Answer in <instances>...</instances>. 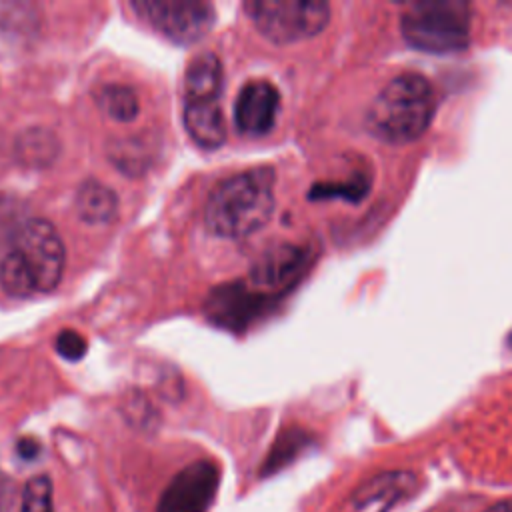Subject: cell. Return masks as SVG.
Wrapping results in <instances>:
<instances>
[{
  "instance_id": "7",
  "label": "cell",
  "mask_w": 512,
  "mask_h": 512,
  "mask_svg": "<svg viewBox=\"0 0 512 512\" xmlns=\"http://www.w3.org/2000/svg\"><path fill=\"white\" fill-rule=\"evenodd\" d=\"M220 472L210 460H196L182 468L166 486L156 512H208L218 492Z\"/></svg>"
},
{
  "instance_id": "9",
  "label": "cell",
  "mask_w": 512,
  "mask_h": 512,
  "mask_svg": "<svg viewBox=\"0 0 512 512\" xmlns=\"http://www.w3.org/2000/svg\"><path fill=\"white\" fill-rule=\"evenodd\" d=\"M280 94L268 80H252L242 86L234 104V122L242 134L262 136L276 122Z\"/></svg>"
},
{
  "instance_id": "8",
  "label": "cell",
  "mask_w": 512,
  "mask_h": 512,
  "mask_svg": "<svg viewBox=\"0 0 512 512\" xmlns=\"http://www.w3.org/2000/svg\"><path fill=\"white\" fill-rule=\"evenodd\" d=\"M308 254L294 244H280L260 256L248 274V284L268 300L290 290L306 270Z\"/></svg>"
},
{
  "instance_id": "12",
  "label": "cell",
  "mask_w": 512,
  "mask_h": 512,
  "mask_svg": "<svg viewBox=\"0 0 512 512\" xmlns=\"http://www.w3.org/2000/svg\"><path fill=\"white\" fill-rule=\"evenodd\" d=\"M76 212L88 224H106L118 212V198L102 182L84 180L76 192Z\"/></svg>"
},
{
  "instance_id": "20",
  "label": "cell",
  "mask_w": 512,
  "mask_h": 512,
  "mask_svg": "<svg viewBox=\"0 0 512 512\" xmlns=\"http://www.w3.org/2000/svg\"><path fill=\"white\" fill-rule=\"evenodd\" d=\"M8 492H10V480L6 478L4 472H0V512H4V508H6Z\"/></svg>"
},
{
  "instance_id": "17",
  "label": "cell",
  "mask_w": 512,
  "mask_h": 512,
  "mask_svg": "<svg viewBox=\"0 0 512 512\" xmlns=\"http://www.w3.org/2000/svg\"><path fill=\"white\" fill-rule=\"evenodd\" d=\"M18 512H54L52 504V482L48 476H32L24 484L22 502Z\"/></svg>"
},
{
  "instance_id": "5",
  "label": "cell",
  "mask_w": 512,
  "mask_h": 512,
  "mask_svg": "<svg viewBox=\"0 0 512 512\" xmlns=\"http://www.w3.org/2000/svg\"><path fill=\"white\" fill-rule=\"evenodd\" d=\"M244 10L258 32L274 44L308 40L330 22V6L324 0H252Z\"/></svg>"
},
{
  "instance_id": "19",
  "label": "cell",
  "mask_w": 512,
  "mask_h": 512,
  "mask_svg": "<svg viewBox=\"0 0 512 512\" xmlns=\"http://www.w3.org/2000/svg\"><path fill=\"white\" fill-rule=\"evenodd\" d=\"M18 452L22 454V458H32L38 454V444L30 438H24L18 442Z\"/></svg>"
},
{
  "instance_id": "14",
  "label": "cell",
  "mask_w": 512,
  "mask_h": 512,
  "mask_svg": "<svg viewBox=\"0 0 512 512\" xmlns=\"http://www.w3.org/2000/svg\"><path fill=\"white\" fill-rule=\"evenodd\" d=\"M96 104L118 122H130L138 114V96L130 86L106 84L96 92Z\"/></svg>"
},
{
  "instance_id": "3",
  "label": "cell",
  "mask_w": 512,
  "mask_h": 512,
  "mask_svg": "<svg viewBox=\"0 0 512 512\" xmlns=\"http://www.w3.org/2000/svg\"><path fill=\"white\" fill-rule=\"evenodd\" d=\"M434 92L426 76L402 72L388 80L366 112V128L388 144H408L420 138L434 118Z\"/></svg>"
},
{
  "instance_id": "10",
  "label": "cell",
  "mask_w": 512,
  "mask_h": 512,
  "mask_svg": "<svg viewBox=\"0 0 512 512\" xmlns=\"http://www.w3.org/2000/svg\"><path fill=\"white\" fill-rule=\"evenodd\" d=\"M224 84L222 62L212 52L194 56L184 74L186 102H218Z\"/></svg>"
},
{
  "instance_id": "21",
  "label": "cell",
  "mask_w": 512,
  "mask_h": 512,
  "mask_svg": "<svg viewBox=\"0 0 512 512\" xmlns=\"http://www.w3.org/2000/svg\"><path fill=\"white\" fill-rule=\"evenodd\" d=\"M486 512H512V500H504V502H498V504L490 506Z\"/></svg>"
},
{
  "instance_id": "18",
  "label": "cell",
  "mask_w": 512,
  "mask_h": 512,
  "mask_svg": "<svg viewBox=\"0 0 512 512\" xmlns=\"http://www.w3.org/2000/svg\"><path fill=\"white\" fill-rule=\"evenodd\" d=\"M56 352L66 360H80L86 352V340L74 330H62L56 336Z\"/></svg>"
},
{
  "instance_id": "15",
  "label": "cell",
  "mask_w": 512,
  "mask_h": 512,
  "mask_svg": "<svg viewBox=\"0 0 512 512\" xmlns=\"http://www.w3.org/2000/svg\"><path fill=\"white\" fill-rule=\"evenodd\" d=\"M308 444V436L300 430H284L276 442L272 444L264 464H262V470L260 474L262 476H270L278 470H282L284 466H288L294 458H298V454L306 448Z\"/></svg>"
},
{
  "instance_id": "6",
  "label": "cell",
  "mask_w": 512,
  "mask_h": 512,
  "mask_svg": "<svg viewBox=\"0 0 512 512\" xmlns=\"http://www.w3.org/2000/svg\"><path fill=\"white\" fill-rule=\"evenodd\" d=\"M134 14L176 44H192L214 24V8L202 0H134Z\"/></svg>"
},
{
  "instance_id": "13",
  "label": "cell",
  "mask_w": 512,
  "mask_h": 512,
  "mask_svg": "<svg viewBox=\"0 0 512 512\" xmlns=\"http://www.w3.org/2000/svg\"><path fill=\"white\" fill-rule=\"evenodd\" d=\"M416 486V478L410 472H384L368 480L354 496L356 506H366L372 502L392 504L402 496H408Z\"/></svg>"
},
{
  "instance_id": "2",
  "label": "cell",
  "mask_w": 512,
  "mask_h": 512,
  "mask_svg": "<svg viewBox=\"0 0 512 512\" xmlns=\"http://www.w3.org/2000/svg\"><path fill=\"white\" fill-rule=\"evenodd\" d=\"M274 204V172L264 166L252 168L214 186L204 220L214 234L240 240L268 224Z\"/></svg>"
},
{
  "instance_id": "1",
  "label": "cell",
  "mask_w": 512,
  "mask_h": 512,
  "mask_svg": "<svg viewBox=\"0 0 512 512\" xmlns=\"http://www.w3.org/2000/svg\"><path fill=\"white\" fill-rule=\"evenodd\" d=\"M64 264L66 250L56 228L48 220L30 218L0 258V286L14 298L52 292L62 280Z\"/></svg>"
},
{
  "instance_id": "11",
  "label": "cell",
  "mask_w": 512,
  "mask_h": 512,
  "mask_svg": "<svg viewBox=\"0 0 512 512\" xmlns=\"http://www.w3.org/2000/svg\"><path fill=\"white\" fill-rule=\"evenodd\" d=\"M184 126L202 148H220L226 140V120L218 102H186Z\"/></svg>"
},
{
  "instance_id": "16",
  "label": "cell",
  "mask_w": 512,
  "mask_h": 512,
  "mask_svg": "<svg viewBox=\"0 0 512 512\" xmlns=\"http://www.w3.org/2000/svg\"><path fill=\"white\" fill-rule=\"evenodd\" d=\"M30 218L32 216H28L22 200L16 196L0 194V256L8 252Z\"/></svg>"
},
{
  "instance_id": "4",
  "label": "cell",
  "mask_w": 512,
  "mask_h": 512,
  "mask_svg": "<svg viewBox=\"0 0 512 512\" xmlns=\"http://www.w3.org/2000/svg\"><path fill=\"white\" fill-rule=\"evenodd\" d=\"M404 40L422 52L448 54L468 46L470 10L460 0L416 2L400 18Z\"/></svg>"
}]
</instances>
